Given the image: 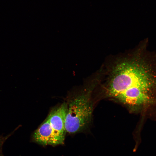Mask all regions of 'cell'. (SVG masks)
I'll use <instances>...</instances> for the list:
<instances>
[{"label": "cell", "mask_w": 156, "mask_h": 156, "mask_svg": "<svg viewBox=\"0 0 156 156\" xmlns=\"http://www.w3.org/2000/svg\"><path fill=\"white\" fill-rule=\"evenodd\" d=\"M145 44L115 58L99 79L103 98L115 101L142 120L156 121V62Z\"/></svg>", "instance_id": "cell-1"}, {"label": "cell", "mask_w": 156, "mask_h": 156, "mask_svg": "<svg viewBox=\"0 0 156 156\" xmlns=\"http://www.w3.org/2000/svg\"><path fill=\"white\" fill-rule=\"evenodd\" d=\"M92 80L67 104L66 132L73 134L83 132L91 127L94 103L93 96L98 83L96 76Z\"/></svg>", "instance_id": "cell-2"}, {"label": "cell", "mask_w": 156, "mask_h": 156, "mask_svg": "<svg viewBox=\"0 0 156 156\" xmlns=\"http://www.w3.org/2000/svg\"><path fill=\"white\" fill-rule=\"evenodd\" d=\"M32 138L35 142L44 146H55L62 144L64 142L54 133L50 124L48 116L34 131Z\"/></svg>", "instance_id": "cell-3"}, {"label": "cell", "mask_w": 156, "mask_h": 156, "mask_svg": "<svg viewBox=\"0 0 156 156\" xmlns=\"http://www.w3.org/2000/svg\"><path fill=\"white\" fill-rule=\"evenodd\" d=\"M67 111V104L64 103L53 110L49 115L50 124L54 133L64 141L66 133L65 122Z\"/></svg>", "instance_id": "cell-4"}, {"label": "cell", "mask_w": 156, "mask_h": 156, "mask_svg": "<svg viewBox=\"0 0 156 156\" xmlns=\"http://www.w3.org/2000/svg\"><path fill=\"white\" fill-rule=\"evenodd\" d=\"M19 126L16 128L12 132L5 136L0 135V156H4L3 153V147L5 142L17 130Z\"/></svg>", "instance_id": "cell-5"}]
</instances>
